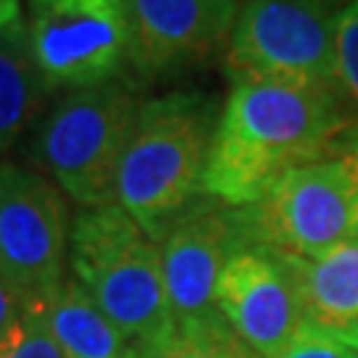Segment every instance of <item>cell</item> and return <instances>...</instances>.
I'll use <instances>...</instances> for the list:
<instances>
[{
    "instance_id": "8992f818",
    "label": "cell",
    "mask_w": 358,
    "mask_h": 358,
    "mask_svg": "<svg viewBox=\"0 0 358 358\" xmlns=\"http://www.w3.org/2000/svg\"><path fill=\"white\" fill-rule=\"evenodd\" d=\"M24 22L51 93L112 83L130 66V0H29Z\"/></svg>"
},
{
    "instance_id": "ac0fdd59",
    "label": "cell",
    "mask_w": 358,
    "mask_h": 358,
    "mask_svg": "<svg viewBox=\"0 0 358 358\" xmlns=\"http://www.w3.org/2000/svg\"><path fill=\"white\" fill-rule=\"evenodd\" d=\"M273 358H358V348L303 321L287 348Z\"/></svg>"
},
{
    "instance_id": "44dd1931",
    "label": "cell",
    "mask_w": 358,
    "mask_h": 358,
    "mask_svg": "<svg viewBox=\"0 0 358 358\" xmlns=\"http://www.w3.org/2000/svg\"><path fill=\"white\" fill-rule=\"evenodd\" d=\"M19 19H22L19 0H0V29H6V27L19 22Z\"/></svg>"
},
{
    "instance_id": "4fadbf2b",
    "label": "cell",
    "mask_w": 358,
    "mask_h": 358,
    "mask_svg": "<svg viewBox=\"0 0 358 358\" xmlns=\"http://www.w3.org/2000/svg\"><path fill=\"white\" fill-rule=\"evenodd\" d=\"M43 308L66 358H122L130 350L128 337L75 276H64V282L43 297Z\"/></svg>"
},
{
    "instance_id": "52a82bcc",
    "label": "cell",
    "mask_w": 358,
    "mask_h": 358,
    "mask_svg": "<svg viewBox=\"0 0 358 358\" xmlns=\"http://www.w3.org/2000/svg\"><path fill=\"white\" fill-rule=\"evenodd\" d=\"M244 213L252 242L306 260L358 239V186L334 157L289 170Z\"/></svg>"
},
{
    "instance_id": "d6986e66",
    "label": "cell",
    "mask_w": 358,
    "mask_h": 358,
    "mask_svg": "<svg viewBox=\"0 0 358 358\" xmlns=\"http://www.w3.org/2000/svg\"><path fill=\"white\" fill-rule=\"evenodd\" d=\"M24 306H27L24 297L0 276V332H3V329H6L22 310H24Z\"/></svg>"
},
{
    "instance_id": "277c9868",
    "label": "cell",
    "mask_w": 358,
    "mask_h": 358,
    "mask_svg": "<svg viewBox=\"0 0 358 358\" xmlns=\"http://www.w3.org/2000/svg\"><path fill=\"white\" fill-rule=\"evenodd\" d=\"M143 101L128 80L69 90L43 117L32 154L83 210L117 202V176Z\"/></svg>"
},
{
    "instance_id": "7a4b0ae2",
    "label": "cell",
    "mask_w": 358,
    "mask_h": 358,
    "mask_svg": "<svg viewBox=\"0 0 358 358\" xmlns=\"http://www.w3.org/2000/svg\"><path fill=\"white\" fill-rule=\"evenodd\" d=\"M217 120L215 96L202 90L143 101L117 176V205L157 244L205 199Z\"/></svg>"
},
{
    "instance_id": "6da1fadb",
    "label": "cell",
    "mask_w": 358,
    "mask_h": 358,
    "mask_svg": "<svg viewBox=\"0 0 358 358\" xmlns=\"http://www.w3.org/2000/svg\"><path fill=\"white\" fill-rule=\"evenodd\" d=\"M353 122L340 88L310 83H234L207 162L205 196L257 205L294 167L319 162Z\"/></svg>"
},
{
    "instance_id": "7c38bea8",
    "label": "cell",
    "mask_w": 358,
    "mask_h": 358,
    "mask_svg": "<svg viewBox=\"0 0 358 358\" xmlns=\"http://www.w3.org/2000/svg\"><path fill=\"white\" fill-rule=\"evenodd\" d=\"M287 257L300 294L303 321L358 348V239L316 260Z\"/></svg>"
},
{
    "instance_id": "5b68a950",
    "label": "cell",
    "mask_w": 358,
    "mask_h": 358,
    "mask_svg": "<svg viewBox=\"0 0 358 358\" xmlns=\"http://www.w3.org/2000/svg\"><path fill=\"white\" fill-rule=\"evenodd\" d=\"M231 83H337V16L316 0H247L226 48ZM343 93V90H340Z\"/></svg>"
},
{
    "instance_id": "3957f363",
    "label": "cell",
    "mask_w": 358,
    "mask_h": 358,
    "mask_svg": "<svg viewBox=\"0 0 358 358\" xmlns=\"http://www.w3.org/2000/svg\"><path fill=\"white\" fill-rule=\"evenodd\" d=\"M69 268L128 340L143 343L173 327L162 247L117 202L77 213Z\"/></svg>"
},
{
    "instance_id": "2e32d148",
    "label": "cell",
    "mask_w": 358,
    "mask_h": 358,
    "mask_svg": "<svg viewBox=\"0 0 358 358\" xmlns=\"http://www.w3.org/2000/svg\"><path fill=\"white\" fill-rule=\"evenodd\" d=\"M0 358H66L51 334L43 297L29 300L24 310L0 332Z\"/></svg>"
},
{
    "instance_id": "8fae6325",
    "label": "cell",
    "mask_w": 358,
    "mask_h": 358,
    "mask_svg": "<svg viewBox=\"0 0 358 358\" xmlns=\"http://www.w3.org/2000/svg\"><path fill=\"white\" fill-rule=\"evenodd\" d=\"M130 69L157 80L213 59L231 40L239 0H130Z\"/></svg>"
},
{
    "instance_id": "e0dca14e",
    "label": "cell",
    "mask_w": 358,
    "mask_h": 358,
    "mask_svg": "<svg viewBox=\"0 0 358 358\" xmlns=\"http://www.w3.org/2000/svg\"><path fill=\"white\" fill-rule=\"evenodd\" d=\"M337 83L350 103L358 109V0L337 13Z\"/></svg>"
},
{
    "instance_id": "ffe728a7",
    "label": "cell",
    "mask_w": 358,
    "mask_h": 358,
    "mask_svg": "<svg viewBox=\"0 0 358 358\" xmlns=\"http://www.w3.org/2000/svg\"><path fill=\"white\" fill-rule=\"evenodd\" d=\"M334 146H337V152H340L337 159L345 162V167L350 170V176H353V180H356V186H358V125L356 128H348L345 133L334 141Z\"/></svg>"
},
{
    "instance_id": "9a60e30c",
    "label": "cell",
    "mask_w": 358,
    "mask_h": 358,
    "mask_svg": "<svg viewBox=\"0 0 358 358\" xmlns=\"http://www.w3.org/2000/svg\"><path fill=\"white\" fill-rule=\"evenodd\" d=\"M138 358H260L213 308L199 316L176 319L165 332L133 345Z\"/></svg>"
},
{
    "instance_id": "7402d4cb",
    "label": "cell",
    "mask_w": 358,
    "mask_h": 358,
    "mask_svg": "<svg viewBox=\"0 0 358 358\" xmlns=\"http://www.w3.org/2000/svg\"><path fill=\"white\" fill-rule=\"evenodd\" d=\"M316 3L327 6V8H334V6H343V3H348V0H316ZM350 3H353V0H350Z\"/></svg>"
},
{
    "instance_id": "5bb4252c",
    "label": "cell",
    "mask_w": 358,
    "mask_h": 358,
    "mask_svg": "<svg viewBox=\"0 0 358 358\" xmlns=\"http://www.w3.org/2000/svg\"><path fill=\"white\" fill-rule=\"evenodd\" d=\"M48 96L53 93L40 75L27 22L19 19L0 29V154L24 136Z\"/></svg>"
},
{
    "instance_id": "ba28073f",
    "label": "cell",
    "mask_w": 358,
    "mask_h": 358,
    "mask_svg": "<svg viewBox=\"0 0 358 358\" xmlns=\"http://www.w3.org/2000/svg\"><path fill=\"white\" fill-rule=\"evenodd\" d=\"M69 213L62 189L43 173L0 165V276L16 292L40 300L64 282Z\"/></svg>"
},
{
    "instance_id": "9c48e42d",
    "label": "cell",
    "mask_w": 358,
    "mask_h": 358,
    "mask_svg": "<svg viewBox=\"0 0 358 358\" xmlns=\"http://www.w3.org/2000/svg\"><path fill=\"white\" fill-rule=\"evenodd\" d=\"M215 308L257 356H279L303 327L289 257L266 244L244 247L217 279Z\"/></svg>"
},
{
    "instance_id": "30bf717a",
    "label": "cell",
    "mask_w": 358,
    "mask_h": 358,
    "mask_svg": "<svg viewBox=\"0 0 358 358\" xmlns=\"http://www.w3.org/2000/svg\"><path fill=\"white\" fill-rule=\"evenodd\" d=\"M252 244L244 207H229L207 196V202H196L180 217L159 244L176 319L213 310L223 268Z\"/></svg>"
},
{
    "instance_id": "603a6c76",
    "label": "cell",
    "mask_w": 358,
    "mask_h": 358,
    "mask_svg": "<svg viewBox=\"0 0 358 358\" xmlns=\"http://www.w3.org/2000/svg\"><path fill=\"white\" fill-rule=\"evenodd\" d=\"M122 358H138V356H136V350L130 348V350H128V353H125V356H122Z\"/></svg>"
}]
</instances>
